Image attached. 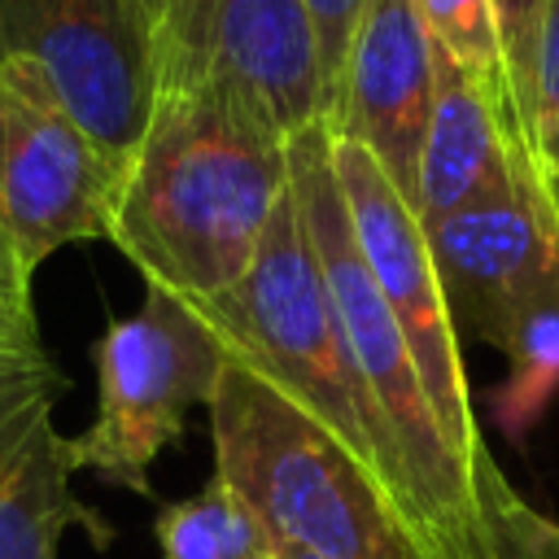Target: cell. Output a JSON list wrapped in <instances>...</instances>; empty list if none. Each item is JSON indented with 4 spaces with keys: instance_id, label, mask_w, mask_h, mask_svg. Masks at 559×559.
<instances>
[{
    "instance_id": "obj_1",
    "label": "cell",
    "mask_w": 559,
    "mask_h": 559,
    "mask_svg": "<svg viewBox=\"0 0 559 559\" xmlns=\"http://www.w3.org/2000/svg\"><path fill=\"white\" fill-rule=\"evenodd\" d=\"M288 140L210 83L162 87L122 166L109 240L144 284L223 297L258 258L288 197Z\"/></svg>"
},
{
    "instance_id": "obj_2",
    "label": "cell",
    "mask_w": 559,
    "mask_h": 559,
    "mask_svg": "<svg viewBox=\"0 0 559 559\" xmlns=\"http://www.w3.org/2000/svg\"><path fill=\"white\" fill-rule=\"evenodd\" d=\"M205 411L214 476L280 550L310 559H445L323 424L231 354Z\"/></svg>"
},
{
    "instance_id": "obj_3",
    "label": "cell",
    "mask_w": 559,
    "mask_h": 559,
    "mask_svg": "<svg viewBox=\"0 0 559 559\" xmlns=\"http://www.w3.org/2000/svg\"><path fill=\"white\" fill-rule=\"evenodd\" d=\"M201 310L214 323L227 354L236 362L253 367L266 384H275L314 424H323L389 489V498L415 524L402 459H397V450L362 389V376L349 358L328 280L319 271V258H314L310 236L297 214L293 183L266 227L258 258L249 262V271L223 297L201 301Z\"/></svg>"
},
{
    "instance_id": "obj_4",
    "label": "cell",
    "mask_w": 559,
    "mask_h": 559,
    "mask_svg": "<svg viewBox=\"0 0 559 559\" xmlns=\"http://www.w3.org/2000/svg\"><path fill=\"white\" fill-rule=\"evenodd\" d=\"M288 175H293L301 227L310 236V249L319 258V271L328 280V293H332V306L345 332L349 358L402 459L415 524L445 559H454L463 528L476 515V480L454 459L432 415V402L424 393L411 345L354 245L349 214H345V201L332 175L328 122H314L288 140Z\"/></svg>"
},
{
    "instance_id": "obj_5",
    "label": "cell",
    "mask_w": 559,
    "mask_h": 559,
    "mask_svg": "<svg viewBox=\"0 0 559 559\" xmlns=\"http://www.w3.org/2000/svg\"><path fill=\"white\" fill-rule=\"evenodd\" d=\"M92 367L96 419L70 437V463L114 489L148 493V467L183 437L188 411L210 402L227 345L197 301L148 284L140 310L92 341Z\"/></svg>"
},
{
    "instance_id": "obj_6",
    "label": "cell",
    "mask_w": 559,
    "mask_h": 559,
    "mask_svg": "<svg viewBox=\"0 0 559 559\" xmlns=\"http://www.w3.org/2000/svg\"><path fill=\"white\" fill-rule=\"evenodd\" d=\"M328 144H332V175L349 214V231L354 245L384 297V306L393 310L411 358L419 367L424 393L432 402V415L454 450V459L476 472V463L489 454L472 415V393H467V376H463V354H459V328L450 319L445 306V288L428 249V231L415 218L411 201L393 188V179L376 166V157L354 144L349 135L328 127Z\"/></svg>"
},
{
    "instance_id": "obj_7",
    "label": "cell",
    "mask_w": 559,
    "mask_h": 559,
    "mask_svg": "<svg viewBox=\"0 0 559 559\" xmlns=\"http://www.w3.org/2000/svg\"><path fill=\"white\" fill-rule=\"evenodd\" d=\"M122 166L79 127L39 70L0 61V227L35 275L57 249L109 240Z\"/></svg>"
},
{
    "instance_id": "obj_8",
    "label": "cell",
    "mask_w": 559,
    "mask_h": 559,
    "mask_svg": "<svg viewBox=\"0 0 559 559\" xmlns=\"http://www.w3.org/2000/svg\"><path fill=\"white\" fill-rule=\"evenodd\" d=\"M210 83L280 140L328 118V79L306 0H170L157 92Z\"/></svg>"
},
{
    "instance_id": "obj_9",
    "label": "cell",
    "mask_w": 559,
    "mask_h": 559,
    "mask_svg": "<svg viewBox=\"0 0 559 559\" xmlns=\"http://www.w3.org/2000/svg\"><path fill=\"white\" fill-rule=\"evenodd\" d=\"M0 61L39 70L127 166L157 105V35L140 0H0Z\"/></svg>"
},
{
    "instance_id": "obj_10",
    "label": "cell",
    "mask_w": 559,
    "mask_h": 559,
    "mask_svg": "<svg viewBox=\"0 0 559 559\" xmlns=\"http://www.w3.org/2000/svg\"><path fill=\"white\" fill-rule=\"evenodd\" d=\"M428 249L454 328L467 323L507 354L533 314L559 306V218L528 148H515V175L498 192L428 227Z\"/></svg>"
},
{
    "instance_id": "obj_11",
    "label": "cell",
    "mask_w": 559,
    "mask_h": 559,
    "mask_svg": "<svg viewBox=\"0 0 559 559\" xmlns=\"http://www.w3.org/2000/svg\"><path fill=\"white\" fill-rule=\"evenodd\" d=\"M432 57L437 44L419 0H362L323 118L332 131L362 144L406 201L415 197V166L432 109Z\"/></svg>"
},
{
    "instance_id": "obj_12",
    "label": "cell",
    "mask_w": 559,
    "mask_h": 559,
    "mask_svg": "<svg viewBox=\"0 0 559 559\" xmlns=\"http://www.w3.org/2000/svg\"><path fill=\"white\" fill-rule=\"evenodd\" d=\"M61 384L52 358L0 371V559H57L61 533L87 520L70 489V437L52 419Z\"/></svg>"
},
{
    "instance_id": "obj_13",
    "label": "cell",
    "mask_w": 559,
    "mask_h": 559,
    "mask_svg": "<svg viewBox=\"0 0 559 559\" xmlns=\"http://www.w3.org/2000/svg\"><path fill=\"white\" fill-rule=\"evenodd\" d=\"M515 148H524L520 131L502 118V109L485 96V87L454 66L441 48L432 57V109L415 166L411 210L428 227L476 205L498 192L515 175Z\"/></svg>"
},
{
    "instance_id": "obj_14",
    "label": "cell",
    "mask_w": 559,
    "mask_h": 559,
    "mask_svg": "<svg viewBox=\"0 0 559 559\" xmlns=\"http://www.w3.org/2000/svg\"><path fill=\"white\" fill-rule=\"evenodd\" d=\"M153 533L162 559H280L271 533L218 476H210L197 493L166 502Z\"/></svg>"
},
{
    "instance_id": "obj_15",
    "label": "cell",
    "mask_w": 559,
    "mask_h": 559,
    "mask_svg": "<svg viewBox=\"0 0 559 559\" xmlns=\"http://www.w3.org/2000/svg\"><path fill=\"white\" fill-rule=\"evenodd\" d=\"M476 480V515L463 533L459 559H559V524L537 515L498 472L493 454H485L472 472ZM280 559H310L280 550Z\"/></svg>"
},
{
    "instance_id": "obj_16",
    "label": "cell",
    "mask_w": 559,
    "mask_h": 559,
    "mask_svg": "<svg viewBox=\"0 0 559 559\" xmlns=\"http://www.w3.org/2000/svg\"><path fill=\"white\" fill-rule=\"evenodd\" d=\"M419 13H424V26H428L432 44L454 66H463L485 87V96L502 109V118L520 131V118H515V105H511V83H507V57H502L493 0H419Z\"/></svg>"
},
{
    "instance_id": "obj_17",
    "label": "cell",
    "mask_w": 559,
    "mask_h": 559,
    "mask_svg": "<svg viewBox=\"0 0 559 559\" xmlns=\"http://www.w3.org/2000/svg\"><path fill=\"white\" fill-rule=\"evenodd\" d=\"M524 144H528L537 179L550 197V210L559 218V0L542 4L537 52H533V105H528Z\"/></svg>"
},
{
    "instance_id": "obj_18",
    "label": "cell",
    "mask_w": 559,
    "mask_h": 559,
    "mask_svg": "<svg viewBox=\"0 0 559 559\" xmlns=\"http://www.w3.org/2000/svg\"><path fill=\"white\" fill-rule=\"evenodd\" d=\"M31 280L0 227V371L9 367H35L48 362L44 336H39V319H35V301H31Z\"/></svg>"
},
{
    "instance_id": "obj_19",
    "label": "cell",
    "mask_w": 559,
    "mask_h": 559,
    "mask_svg": "<svg viewBox=\"0 0 559 559\" xmlns=\"http://www.w3.org/2000/svg\"><path fill=\"white\" fill-rule=\"evenodd\" d=\"M542 4H546V0H493V17H498V35H502L507 83H511V105H515V118H520V135L528 131V105H533V52H537ZM524 148H528V144H524Z\"/></svg>"
},
{
    "instance_id": "obj_20",
    "label": "cell",
    "mask_w": 559,
    "mask_h": 559,
    "mask_svg": "<svg viewBox=\"0 0 559 559\" xmlns=\"http://www.w3.org/2000/svg\"><path fill=\"white\" fill-rule=\"evenodd\" d=\"M358 9H362V0H306L310 26H314V39H319L323 79H328V109H332V92H336L341 66H345V48H349Z\"/></svg>"
},
{
    "instance_id": "obj_21",
    "label": "cell",
    "mask_w": 559,
    "mask_h": 559,
    "mask_svg": "<svg viewBox=\"0 0 559 559\" xmlns=\"http://www.w3.org/2000/svg\"><path fill=\"white\" fill-rule=\"evenodd\" d=\"M140 9L148 13V22H153V35L162 31V17H166V9H170V0H140Z\"/></svg>"
}]
</instances>
